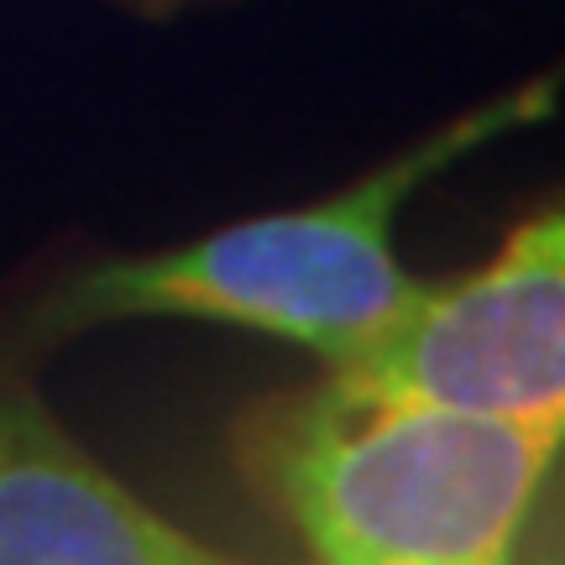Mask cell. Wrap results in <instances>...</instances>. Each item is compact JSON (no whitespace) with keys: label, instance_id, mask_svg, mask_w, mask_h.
I'll use <instances>...</instances> for the list:
<instances>
[{"label":"cell","instance_id":"6da1fadb","mask_svg":"<svg viewBox=\"0 0 565 565\" xmlns=\"http://www.w3.org/2000/svg\"><path fill=\"white\" fill-rule=\"evenodd\" d=\"M565 456V419L393 393L324 372L231 429L252 503L330 565L513 561Z\"/></svg>","mask_w":565,"mask_h":565},{"label":"cell","instance_id":"7a4b0ae2","mask_svg":"<svg viewBox=\"0 0 565 565\" xmlns=\"http://www.w3.org/2000/svg\"><path fill=\"white\" fill-rule=\"evenodd\" d=\"M351 383L565 419V204L524 221L477 273L435 282L419 315L351 366Z\"/></svg>","mask_w":565,"mask_h":565},{"label":"cell","instance_id":"3957f363","mask_svg":"<svg viewBox=\"0 0 565 565\" xmlns=\"http://www.w3.org/2000/svg\"><path fill=\"white\" fill-rule=\"evenodd\" d=\"M173 524L84 450L21 372H0V565H210Z\"/></svg>","mask_w":565,"mask_h":565},{"label":"cell","instance_id":"277c9868","mask_svg":"<svg viewBox=\"0 0 565 565\" xmlns=\"http://www.w3.org/2000/svg\"><path fill=\"white\" fill-rule=\"evenodd\" d=\"M561 555H565V534H561Z\"/></svg>","mask_w":565,"mask_h":565}]
</instances>
